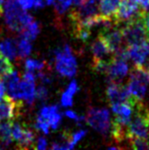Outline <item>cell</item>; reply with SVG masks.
<instances>
[{"label":"cell","mask_w":149,"mask_h":150,"mask_svg":"<svg viewBox=\"0 0 149 150\" xmlns=\"http://www.w3.org/2000/svg\"><path fill=\"white\" fill-rule=\"evenodd\" d=\"M107 99L110 105L127 103L129 105L131 100V94L127 86H124L121 83H110L107 89Z\"/></svg>","instance_id":"obj_7"},{"label":"cell","mask_w":149,"mask_h":150,"mask_svg":"<svg viewBox=\"0 0 149 150\" xmlns=\"http://www.w3.org/2000/svg\"><path fill=\"white\" fill-rule=\"evenodd\" d=\"M143 15H140L126 21L125 26L121 29L124 41L126 46L139 45L144 42H149V31L143 24Z\"/></svg>","instance_id":"obj_2"},{"label":"cell","mask_w":149,"mask_h":150,"mask_svg":"<svg viewBox=\"0 0 149 150\" xmlns=\"http://www.w3.org/2000/svg\"><path fill=\"white\" fill-rule=\"evenodd\" d=\"M34 140H35V136L32 130L25 125H23L21 137L16 141V147L19 149L34 148L33 145L35 144Z\"/></svg>","instance_id":"obj_16"},{"label":"cell","mask_w":149,"mask_h":150,"mask_svg":"<svg viewBox=\"0 0 149 150\" xmlns=\"http://www.w3.org/2000/svg\"><path fill=\"white\" fill-rule=\"evenodd\" d=\"M34 127L36 128L37 130H40L44 134H49V125L48 123V121L43 119L40 116H37V119L35 121V124H34Z\"/></svg>","instance_id":"obj_26"},{"label":"cell","mask_w":149,"mask_h":150,"mask_svg":"<svg viewBox=\"0 0 149 150\" xmlns=\"http://www.w3.org/2000/svg\"><path fill=\"white\" fill-rule=\"evenodd\" d=\"M5 92H6V88H5V85L2 80H0V100L2 99L5 95Z\"/></svg>","instance_id":"obj_37"},{"label":"cell","mask_w":149,"mask_h":150,"mask_svg":"<svg viewBox=\"0 0 149 150\" xmlns=\"http://www.w3.org/2000/svg\"><path fill=\"white\" fill-rule=\"evenodd\" d=\"M31 50H32V47H31L30 41L26 38L20 37V40L18 41L17 44L18 57L20 59H24L26 57H28L30 54Z\"/></svg>","instance_id":"obj_20"},{"label":"cell","mask_w":149,"mask_h":150,"mask_svg":"<svg viewBox=\"0 0 149 150\" xmlns=\"http://www.w3.org/2000/svg\"><path fill=\"white\" fill-rule=\"evenodd\" d=\"M3 3H4V0H0V16H1L3 13Z\"/></svg>","instance_id":"obj_39"},{"label":"cell","mask_w":149,"mask_h":150,"mask_svg":"<svg viewBox=\"0 0 149 150\" xmlns=\"http://www.w3.org/2000/svg\"><path fill=\"white\" fill-rule=\"evenodd\" d=\"M35 98L40 102H46L49 98V90L45 85L39 86L37 89H35Z\"/></svg>","instance_id":"obj_27"},{"label":"cell","mask_w":149,"mask_h":150,"mask_svg":"<svg viewBox=\"0 0 149 150\" xmlns=\"http://www.w3.org/2000/svg\"><path fill=\"white\" fill-rule=\"evenodd\" d=\"M111 109L117 115L124 116V117H131V114L133 112V108L130 105L127 103H121V104L111 105Z\"/></svg>","instance_id":"obj_22"},{"label":"cell","mask_w":149,"mask_h":150,"mask_svg":"<svg viewBox=\"0 0 149 150\" xmlns=\"http://www.w3.org/2000/svg\"><path fill=\"white\" fill-rule=\"evenodd\" d=\"M18 3L24 10H30L33 9V1L32 0H17Z\"/></svg>","instance_id":"obj_31"},{"label":"cell","mask_w":149,"mask_h":150,"mask_svg":"<svg viewBox=\"0 0 149 150\" xmlns=\"http://www.w3.org/2000/svg\"><path fill=\"white\" fill-rule=\"evenodd\" d=\"M2 81L5 85V88L8 92V96L13 98L15 101H20V90H19V83L20 77L17 71H11L2 78Z\"/></svg>","instance_id":"obj_12"},{"label":"cell","mask_w":149,"mask_h":150,"mask_svg":"<svg viewBox=\"0 0 149 150\" xmlns=\"http://www.w3.org/2000/svg\"><path fill=\"white\" fill-rule=\"evenodd\" d=\"M137 1H138L140 9L143 13H146L149 11V0H137Z\"/></svg>","instance_id":"obj_32"},{"label":"cell","mask_w":149,"mask_h":150,"mask_svg":"<svg viewBox=\"0 0 149 150\" xmlns=\"http://www.w3.org/2000/svg\"><path fill=\"white\" fill-rule=\"evenodd\" d=\"M85 134H87L85 130H79V131H76L74 133H70V139H71L72 144L75 145L78 142L81 141L85 136Z\"/></svg>","instance_id":"obj_29"},{"label":"cell","mask_w":149,"mask_h":150,"mask_svg":"<svg viewBox=\"0 0 149 150\" xmlns=\"http://www.w3.org/2000/svg\"><path fill=\"white\" fill-rule=\"evenodd\" d=\"M91 51L93 54V62L100 61V60H107V58L109 54L111 53L107 43L103 39V37L99 35L95 41L91 45Z\"/></svg>","instance_id":"obj_14"},{"label":"cell","mask_w":149,"mask_h":150,"mask_svg":"<svg viewBox=\"0 0 149 150\" xmlns=\"http://www.w3.org/2000/svg\"><path fill=\"white\" fill-rule=\"evenodd\" d=\"M32 1H33V9L35 10L42 9V8L45 6L43 0H32Z\"/></svg>","instance_id":"obj_35"},{"label":"cell","mask_w":149,"mask_h":150,"mask_svg":"<svg viewBox=\"0 0 149 150\" xmlns=\"http://www.w3.org/2000/svg\"><path fill=\"white\" fill-rule=\"evenodd\" d=\"M121 0H101L99 4L100 14L105 17L113 18Z\"/></svg>","instance_id":"obj_17"},{"label":"cell","mask_w":149,"mask_h":150,"mask_svg":"<svg viewBox=\"0 0 149 150\" xmlns=\"http://www.w3.org/2000/svg\"><path fill=\"white\" fill-rule=\"evenodd\" d=\"M85 1H87V0H72V4H73V6H75V7H80L83 5Z\"/></svg>","instance_id":"obj_38"},{"label":"cell","mask_w":149,"mask_h":150,"mask_svg":"<svg viewBox=\"0 0 149 150\" xmlns=\"http://www.w3.org/2000/svg\"><path fill=\"white\" fill-rule=\"evenodd\" d=\"M47 121H48V123L49 125V127L52 128L53 130H55L59 127L62 122V114L60 113L59 106L56 105H53L52 111L49 114V116Z\"/></svg>","instance_id":"obj_21"},{"label":"cell","mask_w":149,"mask_h":150,"mask_svg":"<svg viewBox=\"0 0 149 150\" xmlns=\"http://www.w3.org/2000/svg\"><path fill=\"white\" fill-rule=\"evenodd\" d=\"M39 33H40V25H39L38 22L33 21V20L19 33L20 37L26 38L30 41L34 40Z\"/></svg>","instance_id":"obj_19"},{"label":"cell","mask_w":149,"mask_h":150,"mask_svg":"<svg viewBox=\"0 0 149 150\" xmlns=\"http://www.w3.org/2000/svg\"><path fill=\"white\" fill-rule=\"evenodd\" d=\"M99 35H101L105 41L109 50L111 51V53L117 52L119 50L124 47L123 45L124 41L121 30L118 29V28H116L115 26L109 28L107 30H103Z\"/></svg>","instance_id":"obj_10"},{"label":"cell","mask_w":149,"mask_h":150,"mask_svg":"<svg viewBox=\"0 0 149 150\" xmlns=\"http://www.w3.org/2000/svg\"><path fill=\"white\" fill-rule=\"evenodd\" d=\"M143 24H144V26H145L146 30L149 31V13L148 11H146V13H144L143 17Z\"/></svg>","instance_id":"obj_36"},{"label":"cell","mask_w":149,"mask_h":150,"mask_svg":"<svg viewBox=\"0 0 149 150\" xmlns=\"http://www.w3.org/2000/svg\"><path fill=\"white\" fill-rule=\"evenodd\" d=\"M66 90L68 91H69L71 94H75L77 91H78V85H77V83H76V81H71V83L68 85V88H66Z\"/></svg>","instance_id":"obj_33"},{"label":"cell","mask_w":149,"mask_h":150,"mask_svg":"<svg viewBox=\"0 0 149 150\" xmlns=\"http://www.w3.org/2000/svg\"><path fill=\"white\" fill-rule=\"evenodd\" d=\"M25 68L29 71H40L47 68V62L37 59H27L25 62Z\"/></svg>","instance_id":"obj_23"},{"label":"cell","mask_w":149,"mask_h":150,"mask_svg":"<svg viewBox=\"0 0 149 150\" xmlns=\"http://www.w3.org/2000/svg\"><path fill=\"white\" fill-rule=\"evenodd\" d=\"M13 65L11 64L10 60L0 53V80H2V78L5 75L10 73L11 71H13Z\"/></svg>","instance_id":"obj_25"},{"label":"cell","mask_w":149,"mask_h":150,"mask_svg":"<svg viewBox=\"0 0 149 150\" xmlns=\"http://www.w3.org/2000/svg\"><path fill=\"white\" fill-rule=\"evenodd\" d=\"M11 125H13V120H8L7 122H0V144L4 147L8 146L13 142Z\"/></svg>","instance_id":"obj_18"},{"label":"cell","mask_w":149,"mask_h":150,"mask_svg":"<svg viewBox=\"0 0 149 150\" xmlns=\"http://www.w3.org/2000/svg\"><path fill=\"white\" fill-rule=\"evenodd\" d=\"M98 14L100 13L97 0H87L82 6L76 7L70 11L69 19L72 23V28H75L85 25Z\"/></svg>","instance_id":"obj_4"},{"label":"cell","mask_w":149,"mask_h":150,"mask_svg":"<svg viewBox=\"0 0 149 150\" xmlns=\"http://www.w3.org/2000/svg\"><path fill=\"white\" fill-rule=\"evenodd\" d=\"M73 94H71L69 91L66 89V91L62 94L61 97V105L64 108H69L73 105Z\"/></svg>","instance_id":"obj_28"},{"label":"cell","mask_w":149,"mask_h":150,"mask_svg":"<svg viewBox=\"0 0 149 150\" xmlns=\"http://www.w3.org/2000/svg\"><path fill=\"white\" fill-rule=\"evenodd\" d=\"M128 56L135 65H142L149 56V42H144L139 45L126 46Z\"/></svg>","instance_id":"obj_13"},{"label":"cell","mask_w":149,"mask_h":150,"mask_svg":"<svg viewBox=\"0 0 149 150\" xmlns=\"http://www.w3.org/2000/svg\"><path fill=\"white\" fill-rule=\"evenodd\" d=\"M35 144H36V145H34V148L39 150H44L48 146V142H47L46 138L44 137H39Z\"/></svg>","instance_id":"obj_30"},{"label":"cell","mask_w":149,"mask_h":150,"mask_svg":"<svg viewBox=\"0 0 149 150\" xmlns=\"http://www.w3.org/2000/svg\"><path fill=\"white\" fill-rule=\"evenodd\" d=\"M21 108L20 101H15L10 96L4 95L0 100V121L14 119L20 112Z\"/></svg>","instance_id":"obj_11"},{"label":"cell","mask_w":149,"mask_h":150,"mask_svg":"<svg viewBox=\"0 0 149 150\" xmlns=\"http://www.w3.org/2000/svg\"><path fill=\"white\" fill-rule=\"evenodd\" d=\"M145 13L140 9L137 0H121V4L113 16L115 24L118 25L121 22H126Z\"/></svg>","instance_id":"obj_6"},{"label":"cell","mask_w":149,"mask_h":150,"mask_svg":"<svg viewBox=\"0 0 149 150\" xmlns=\"http://www.w3.org/2000/svg\"><path fill=\"white\" fill-rule=\"evenodd\" d=\"M65 115L68 118H69L70 120H74V121H75L78 117V115L73 110H66V111H65Z\"/></svg>","instance_id":"obj_34"},{"label":"cell","mask_w":149,"mask_h":150,"mask_svg":"<svg viewBox=\"0 0 149 150\" xmlns=\"http://www.w3.org/2000/svg\"><path fill=\"white\" fill-rule=\"evenodd\" d=\"M129 144L132 149L135 150H146L149 149V141L145 138L131 137L128 139Z\"/></svg>","instance_id":"obj_24"},{"label":"cell","mask_w":149,"mask_h":150,"mask_svg":"<svg viewBox=\"0 0 149 150\" xmlns=\"http://www.w3.org/2000/svg\"><path fill=\"white\" fill-rule=\"evenodd\" d=\"M85 118L88 125L101 133L102 135L105 136L109 132V129L111 127V122L110 114L107 109L90 108L88 110L87 117Z\"/></svg>","instance_id":"obj_5"},{"label":"cell","mask_w":149,"mask_h":150,"mask_svg":"<svg viewBox=\"0 0 149 150\" xmlns=\"http://www.w3.org/2000/svg\"><path fill=\"white\" fill-rule=\"evenodd\" d=\"M8 29L19 33L33 20V17L20 6L17 0H6L3 9Z\"/></svg>","instance_id":"obj_1"},{"label":"cell","mask_w":149,"mask_h":150,"mask_svg":"<svg viewBox=\"0 0 149 150\" xmlns=\"http://www.w3.org/2000/svg\"><path fill=\"white\" fill-rule=\"evenodd\" d=\"M55 69L63 77L71 78L77 72V61L68 45L58 49L54 52Z\"/></svg>","instance_id":"obj_3"},{"label":"cell","mask_w":149,"mask_h":150,"mask_svg":"<svg viewBox=\"0 0 149 150\" xmlns=\"http://www.w3.org/2000/svg\"><path fill=\"white\" fill-rule=\"evenodd\" d=\"M35 74L32 71H27L23 75L22 81L19 83L21 99L29 105H31L35 100Z\"/></svg>","instance_id":"obj_9"},{"label":"cell","mask_w":149,"mask_h":150,"mask_svg":"<svg viewBox=\"0 0 149 150\" xmlns=\"http://www.w3.org/2000/svg\"><path fill=\"white\" fill-rule=\"evenodd\" d=\"M128 72V66L126 61L120 60L115 57H111L108 62V67L107 69V81L108 83H121Z\"/></svg>","instance_id":"obj_8"},{"label":"cell","mask_w":149,"mask_h":150,"mask_svg":"<svg viewBox=\"0 0 149 150\" xmlns=\"http://www.w3.org/2000/svg\"><path fill=\"white\" fill-rule=\"evenodd\" d=\"M14 39L6 38L0 42V53L9 60H14L17 56V44Z\"/></svg>","instance_id":"obj_15"}]
</instances>
